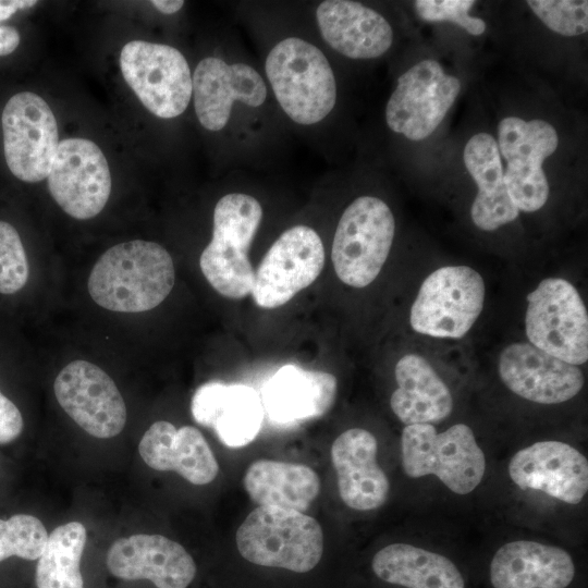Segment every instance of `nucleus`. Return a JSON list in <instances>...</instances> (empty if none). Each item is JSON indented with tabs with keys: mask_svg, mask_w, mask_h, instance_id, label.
Here are the masks:
<instances>
[{
	"mask_svg": "<svg viewBox=\"0 0 588 588\" xmlns=\"http://www.w3.org/2000/svg\"><path fill=\"white\" fill-rule=\"evenodd\" d=\"M172 257L161 245L134 240L107 249L94 265L88 292L99 306L118 313L157 307L173 289Z\"/></svg>",
	"mask_w": 588,
	"mask_h": 588,
	"instance_id": "obj_1",
	"label": "nucleus"
},
{
	"mask_svg": "<svg viewBox=\"0 0 588 588\" xmlns=\"http://www.w3.org/2000/svg\"><path fill=\"white\" fill-rule=\"evenodd\" d=\"M236 547L248 562L295 573L311 571L321 560L319 523L302 512L258 505L237 528Z\"/></svg>",
	"mask_w": 588,
	"mask_h": 588,
	"instance_id": "obj_2",
	"label": "nucleus"
},
{
	"mask_svg": "<svg viewBox=\"0 0 588 588\" xmlns=\"http://www.w3.org/2000/svg\"><path fill=\"white\" fill-rule=\"evenodd\" d=\"M265 69L278 102L294 122L315 124L333 109V71L323 52L310 42L297 37L281 40L269 52Z\"/></svg>",
	"mask_w": 588,
	"mask_h": 588,
	"instance_id": "obj_3",
	"label": "nucleus"
},
{
	"mask_svg": "<svg viewBox=\"0 0 588 588\" xmlns=\"http://www.w3.org/2000/svg\"><path fill=\"white\" fill-rule=\"evenodd\" d=\"M261 218V205L246 194H228L215 207L212 238L199 266L209 284L224 297L238 299L252 292L255 272L248 252Z\"/></svg>",
	"mask_w": 588,
	"mask_h": 588,
	"instance_id": "obj_4",
	"label": "nucleus"
},
{
	"mask_svg": "<svg viewBox=\"0 0 588 588\" xmlns=\"http://www.w3.org/2000/svg\"><path fill=\"white\" fill-rule=\"evenodd\" d=\"M401 458L408 477L434 475L461 495L475 490L486 471L485 454L465 424L453 425L443 432H438L431 424L405 426Z\"/></svg>",
	"mask_w": 588,
	"mask_h": 588,
	"instance_id": "obj_5",
	"label": "nucleus"
},
{
	"mask_svg": "<svg viewBox=\"0 0 588 588\" xmlns=\"http://www.w3.org/2000/svg\"><path fill=\"white\" fill-rule=\"evenodd\" d=\"M395 221L380 198L360 196L343 212L331 258L338 278L353 287L369 285L380 273L392 246Z\"/></svg>",
	"mask_w": 588,
	"mask_h": 588,
	"instance_id": "obj_6",
	"label": "nucleus"
},
{
	"mask_svg": "<svg viewBox=\"0 0 588 588\" xmlns=\"http://www.w3.org/2000/svg\"><path fill=\"white\" fill-rule=\"evenodd\" d=\"M486 285L468 266L441 267L421 283L411 307L409 323L421 334L461 339L482 311Z\"/></svg>",
	"mask_w": 588,
	"mask_h": 588,
	"instance_id": "obj_7",
	"label": "nucleus"
},
{
	"mask_svg": "<svg viewBox=\"0 0 588 588\" xmlns=\"http://www.w3.org/2000/svg\"><path fill=\"white\" fill-rule=\"evenodd\" d=\"M525 331L530 344L575 366L588 359V315L575 286L547 278L527 295Z\"/></svg>",
	"mask_w": 588,
	"mask_h": 588,
	"instance_id": "obj_8",
	"label": "nucleus"
},
{
	"mask_svg": "<svg viewBox=\"0 0 588 588\" xmlns=\"http://www.w3.org/2000/svg\"><path fill=\"white\" fill-rule=\"evenodd\" d=\"M120 66L126 84L156 117L182 114L192 97V75L184 56L175 48L145 40L124 45Z\"/></svg>",
	"mask_w": 588,
	"mask_h": 588,
	"instance_id": "obj_9",
	"label": "nucleus"
},
{
	"mask_svg": "<svg viewBox=\"0 0 588 588\" xmlns=\"http://www.w3.org/2000/svg\"><path fill=\"white\" fill-rule=\"evenodd\" d=\"M558 144L555 128L543 120L507 117L500 122L498 147L506 160L504 183L518 211H537L547 203L549 184L542 163Z\"/></svg>",
	"mask_w": 588,
	"mask_h": 588,
	"instance_id": "obj_10",
	"label": "nucleus"
},
{
	"mask_svg": "<svg viewBox=\"0 0 588 588\" xmlns=\"http://www.w3.org/2000/svg\"><path fill=\"white\" fill-rule=\"evenodd\" d=\"M1 123L12 174L27 183L47 179L59 145L57 120L48 103L35 93H17L4 106Z\"/></svg>",
	"mask_w": 588,
	"mask_h": 588,
	"instance_id": "obj_11",
	"label": "nucleus"
},
{
	"mask_svg": "<svg viewBox=\"0 0 588 588\" xmlns=\"http://www.w3.org/2000/svg\"><path fill=\"white\" fill-rule=\"evenodd\" d=\"M460 90L457 77L436 60H422L397 78L385 108L387 124L411 140H421L442 122Z\"/></svg>",
	"mask_w": 588,
	"mask_h": 588,
	"instance_id": "obj_12",
	"label": "nucleus"
},
{
	"mask_svg": "<svg viewBox=\"0 0 588 588\" xmlns=\"http://www.w3.org/2000/svg\"><path fill=\"white\" fill-rule=\"evenodd\" d=\"M323 265L324 248L317 232L307 225L292 226L262 258L254 275L252 296L259 307H280L310 285Z\"/></svg>",
	"mask_w": 588,
	"mask_h": 588,
	"instance_id": "obj_13",
	"label": "nucleus"
},
{
	"mask_svg": "<svg viewBox=\"0 0 588 588\" xmlns=\"http://www.w3.org/2000/svg\"><path fill=\"white\" fill-rule=\"evenodd\" d=\"M47 180L54 201L78 220L100 213L111 193L107 159L101 149L86 138L59 142Z\"/></svg>",
	"mask_w": 588,
	"mask_h": 588,
	"instance_id": "obj_14",
	"label": "nucleus"
},
{
	"mask_svg": "<svg viewBox=\"0 0 588 588\" xmlns=\"http://www.w3.org/2000/svg\"><path fill=\"white\" fill-rule=\"evenodd\" d=\"M58 403L87 433L99 439L118 436L126 424L124 400L109 375L87 360L69 363L53 384Z\"/></svg>",
	"mask_w": 588,
	"mask_h": 588,
	"instance_id": "obj_15",
	"label": "nucleus"
},
{
	"mask_svg": "<svg viewBox=\"0 0 588 588\" xmlns=\"http://www.w3.org/2000/svg\"><path fill=\"white\" fill-rule=\"evenodd\" d=\"M502 382L516 395L539 404H559L575 397L584 387L581 370L530 344L515 342L500 354Z\"/></svg>",
	"mask_w": 588,
	"mask_h": 588,
	"instance_id": "obj_16",
	"label": "nucleus"
},
{
	"mask_svg": "<svg viewBox=\"0 0 588 588\" xmlns=\"http://www.w3.org/2000/svg\"><path fill=\"white\" fill-rule=\"evenodd\" d=\"M509 474L520 489L540 490L568 504L579 503L588 491L587 458L561 441H541L519 450Z\"/></svg>",
	"mask_w": 588,
	"mask_h": 588,
	"instance_id": "obj_17",
	"label": "nucleus"
},
{
	"mask_svg": "<svg viewBox=\"0 0 588 588\" xmlns=\"http://www.w3.org/2000/svg\"><path fill=\"white\" fill-rule=\"evenodd\" d=\"M192 95L200 124L208 131L222 130L233 103L259 107L267 97L262 77L245 63L228 64L217 57L203 59L192 77Z\"/></svg>",
	"mask_w": 588,
	"mask_h": 588,
	"instance_id": "obj_18",
	"label": "nucleus"
},
{
	"mask_svg": "<svg viewBox=\"0 0 588 588\" xmlns=\"http://www.w3.org/2000/svg\"><path fill=\"white\" fill-rule=\"evenodd\" d=\"M107 566L118 578L148 579L157 588H187L197 571L183 546L161 535L146 534L115 540L107 553Z\"/></svg>",
	"mask_w": 588,
	"mask_h": 588,
	"instance_id": "obj_19",
	"label": "nucleus"
},
{
	"mask_svg": "<svg viewBox=\"0 0 588 588\" xmlns=\"http://www.w3.org/2000/svg\"><path fill=\"white\" fill-rule=\"evenodd\" d=\"M377 452L375 436L362 428L344 431L332 443L339 493L353 510H376L388 500L390 482L378 465Z\"/></svg>",
	"mask_w": 588,
	"mask_h": 588,
	"instance_id": "obj_20",
	"label": "nucleus"
},
{
	"mask_svg": "<svg viewBox=\"0 0 588 588\" xmlns=\"http://www.w3.org/2000/svg\"><path fill=\"white\" fill-rule=\"evenodd\" d=\"M191 412L195 421L213 429L230 448L252 442L264 418L262 403L253 388L219 381L204 383L195 391Z\"/></svg>",
	"mask_w": 588,
	"mask_h": 588,
	"instance_id": "obj_21",
	"label": "nucleus"
},
{
	"mask_svg": "<svg viewBox=\"0 0 588 588\" xmlns=\"http://www.w3.org/2000/svg\"><path fill=\"white\" fill-rule=\"evenodd\" d=\"M316 19L324 41L351 59H373L392 45L389 22L377 11L355 1H322Z\"/></svg>",
	"mask_w": 588,
	"mask_h": 588,
	"instance_id": "obj_22",
	"label": "nucleus"
},
{
	"mask_svg": "<svg viewBox=\"0 0 588 588\" xmlns=\"http://www.w3.org/2000/svg\"><path fill=\"white\" fill-rule=\"evenodd\" d=\"M574 576L575 565L565 550L531 540L503 544L490 564L494 588H566Z\"/></svg>",
	"mask_w": 588,
	"mask_h": 588,
	"instance_id": "obj_23",
	"label": "nucleus"
},
{
	"mask_svg": "<svg viewBox=\"0 0 588 588\" xmlns=\"http://www.w3.org/2000/svg\"><path fill=\"white\" fill-rule=\"evenodd\" d=\"M138 452L150 468L173 470L193 485L210 483L219 473L205 437L192 426L176 429L169 421H156L142 437Z\"/></svg>",
	"mask_w": 588,
	"mask_h": 588,
	"instance_id": "obj_24",
	"label": "nucleus"
},
{
	"mask_svg": "<svg viewBox=\"0 0 588 588\" xmlns=\"http://www.w3.org/2000/svg\"><path fill=\"white\" fill-rule=\"evenodd\" d=\"M336 391L338 382L333 375L290 364L268 380L262 404L269 417L277 422L304 421L324 415L332 407Z\"/></svg>",
	"mask_w": 588,
	"mask_h": 588,
	"instance_id": "obj_25",
	"label": "nucleus"
},
{
	"mask_svg": "<svg viewBox=\"0 0 588 588\" xmlns=\"http://www.w3.org/2000/svg\"><path fill=\"white\" fill-rule=\"evenodd\" d=\"M464 163L478 187L470 217L483 231H494L514 221L518 209L511 201L495 138L488 133L470 137L464 148Z\"/></svg>",
	"mask_w": 588,
	"mask_h": 588,
	"instance_id": "obj_26",
	"label": "nucleus"
},
{
	"mask_svg": "<svg viewBox=\"0 0 588 588\" xmlns=\"http://www.w3.org/2000/svg\"><path fill=\"white\" fill-rule=\"evenodd\" d=\"M394 373L397 388L390 406L403 424H433L450 416L451 391L426 358L406 354L396 363Z\"/></svg>",
	"mask_w": 588,
	"mask_h": 588,
	"instance_id": "obj_27",
	"label": "nucleus"
},
{
	"mask_svg": "<svg viewBox=\"0 0 588 588\" xmlns=\"http://www.w3.org/2000/svg\"><path fill=\"white\" fill-rule=\"evenodd\" d=\"M243 485L258 505L304 513L320 492L317 473L304 464L258 460L247 468Z\"/></svg>",
	"mask_w": 588,
	"mask_h": 588,
	"instance_id": "obj_28",
	"label": "nucleus"
},
{
	"mask_svg": "<svg viewBox=\"0 0 588 588\" xmlns=\"http://www.w3.org/2000/svg\"><path fill=\"white\" fill-rule=\"evenodd\" d=\"M381 580L406 588H464V579L448 558L407 543H392L372 558Z\"/></svg>",
	"mask_w": 588,
	"mask_h": 588,
	"instance_id": "obj_29",
	"label": "nucleus"
},
{
	"mask_svg": "<svg viewBox=\"0 0 588 588\" xmlns=\"http://www.w3.org/2000/svg\"><path fill=\"white\" fill-rule=\"evenodd\" d=\"M86 543V528L78 522L57 527L48 536L38 559L35 581L37 588H83L79 569Z\"/></svg>",
	"mask_w": 588,
	"mask_h": 588,
	"instance_id": "obj_30",
	"label": "nucleus"
},
{
	"mask_svg": "<svg viewBox=\"0 0 588 588\" xmlns=\"http://www.w3.org/2000/svg\"><path fill=\"white\" fill-rule=\"evenodd\" d=\"M48 534L42 523L28 514H15L0 519V562L16 555L38 560L45 549Z\"/></svg>",
	"mask_w": 588,
	"mask_h": 588,
	"instance_id": "obj_31",
	"label": "nucleus"
},
{
	"mask_svg": "<svg viewBox=\"0 0 588 588\" xmlns=\"http://www.w3.org/2000/svg\"><path fill=\"white\" fill-rule=\"evenodd\" d=\"M529 8L551 30L563 36H578L588 28V1L529 0Z\"/></svg>",
	"mask_w": 588,
	"mask_h": 588,
	"instance_id": "obj_32",
	"label": "nucleus"
},
{
	"mask_svg": "<svg viewBox=\"0 0 588 588\" xmlns=\"http://www.w3.org/2000/svg\"><path fill=\"white\" fill-rule=\"evenodd\" d=\"M27 279L28 262L21 237L13 225L0 221V293H16Z\"/></svg>",
	"mask_w": 588,
	"mask_h": 588,
	"instance_id": "obj_33",
	"label": "nucleus"
},
{
	"mask_svg": "<svg viewBox=\"0 0 588 588\" xmlns=\"http://www.w3.org/2000/svg\"><path fill=\"white\" fill-rule=\"evenodd\" d=\"M475 1L470 0H418L415 9L420 19L427 22H451L471 35L479 36L486 30L481 19L469 15Z\"/></svg>",
	"mask_w": 588,
	"mask_h": 588,
	"instance_id": "obj_34",
	"label": "nucleus"
},
{
	"mask_svg": "<svg viewBox=\"0 0 588 588\" xmlns=\"http://www.w3.org/2000/svg\"><path fill=\"white\" fill-rule=\"evenodd\" d=\"M23 428L21 412L0 392V444L14 441L22 433Z\"/></svg>",
	"mask_w": 588,
	"mask_h": 588,
	"instance_id": "obj_35",
	"label": "nucleus"
},
{
	"mask_svg": "<svg viewBox=\"0 0 588 588\" xmlns=\"http://www.w3.org/2000/svg\"><path fill=\"white\" fill-rule=\"evenodd\" d=\"M21 36L11 26H0V57L12 53L19 46Z\"/></svg>",
	"mask_w": 588,
	"mask_h": 588,
	"instance_id": "obj_36",
	"label": "nucleus"
},
{
	"mask_svg": "<svg viewBox=\"0 0 588 588\" xmlns=\"http://www.w3.org/2000/svg\"><path fill=\"white\" fill-rule=\"evenodd\" d=\"M35 0H0V22L11 17L17 10L34 7Z\"/></svg>",
	"mask_w": 588,
	"mask_h": 588,
	"instance_id": "obj_37",
	"label": "nucleus"
},
{
	"mask_svg": "<svg viewBox=\"0 0 588 588\" xmlns=\"http://www.w3.org/2000/svg\"><path fill=\"white\" fill-rule=\"evenodd\" d=\"M151 4L161 13L172 14L181 10L184 1L181 0H154Z\"/></svg>",
	"mask_w": 588,
	"mask_h": 588,
	"instance_id": "obj_38",
	"label": "nucleus"
}]
</instances>
